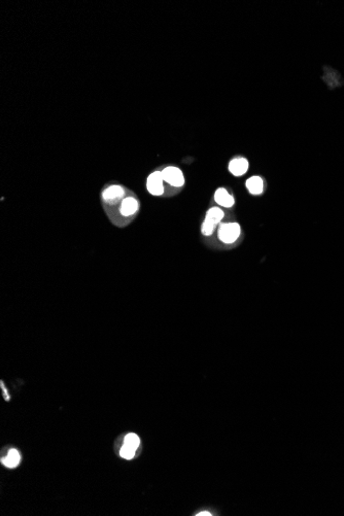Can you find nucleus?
Instances as JSON below:
<instances>
[{
  "label": "nucleus",
  "mask_w": 344,
  "mask_h": 516,
  "mask_svg": "<svg viewBox=\"0 0 344 516\" xmlns=\"http://www.w3.org/2000/svg\"><path fill=\"white\" fill-rule=\"evenodd\" d=\"M139 208L140 203L138 198L134 194H132V192L128 191L126 197L123 199V201L118 206L113 208H105L104 210L107 212V214H109L111 218L120 216V219L130 222L137 215Z\"/></svg>",
  "instance_id": "1"
},
{
  "label": "nucleus",
  "mask_w": 344,
  "mask_h": 516,
  "mask_svg": "<svg viewBox=\"0 0 344 516\" xmlns=\"http://www.w3.org/2000/svg\"><path fill=\"white\" fill-rule=\"evenodd\" d=\"M20 461H21V456H20L19 452L17 450H15V448H12V450H10V452L7 455V457L2 459V463L7 468H10V469L16 468L19 465Z\"/></svg>",
  "instance_id": "10"
},
{
  "label": "nucleus",
  "mask_w": 344,
  "mask_h": 516,
  "mask_svg": "<svg viewBox=\"0 0 344 516\" xmlns=\"http://www.w3.org/2000/svg\"><path fill=\"white\" fill-rule=\"evenodd\" d=\"M196 515H208V516H209V515H211V514H210L209 512H201V513H198V514H196Z\"/></svg>",
  "instance_id": "13"
},
{
  "label": "nucleus",
  "mask_w": 344,
  "mask_h": 516,
  "mask_svg": "<svg viewBox=\"0 0 344 516\" xmlns=\"http://www.w3.org/2000/svg\"><path fill=\"white\" fill-rule=\"evenodd\" d=\"M162 171L165 184L174 188H181L185 185V177L183 171L177 166H167Z\"/></svg>",
  "instance_id": "6"
},
{
  "label": "nucleus",
  "mask_w": 344,
  "mask_h": 516,
  "mask_svg": "<svg viewBox=\"0 0 344 516\" xmlns=\"http://www.w3.org/2000/svg\"><path fill=\"white\" fill-rule=\"evenodd\" d=\"M246 188L252 195H260L263 193L264 185L263 179L260 176H251L246 181Z\"/></svg>",
  "instance_id": "9"
},
{
  "label": "nucleus",
  "mask_w": 344,
  "mask_h": 516,
  "mask_svg": "<svg viewBox=\"0 0 344 516\" xmlns=\"http://www.w3.org/2000/svg\"><path fill=\"white\" fill-rule=\"evenodd\" d=\"M240 233V225L238 223L235 222L221 223L218 228V237L222 242L226 244H231L235 242L239 238Z\"/></svg>",
  "instance_id": "4"
},
{
  "label": "nucleus",
  "mask_w": 344,
  "mask_h": 516,
  "mask_svg": "<svg viewBox=\"0 0 344 516\" xmlns=\"http://www.w3.org/2000/svg\"><path fill=\"white\" fill-rule=\"evenodd\" d=\"M124 444H127L129 446H131L133 448H135V450H137L139 444H140V439L137 435L135 434H128L126 437H125V440H124Z\"/></svg>",
  "instance_id": "12"
},
{
  "label": "nucleus",
  "mask_w": 344,
  "mask_h": 516,
  "mask_svg": "<svg viewBox=\"0 0 344 516\" xmlns=\"http://www.w3.org/2000/svg\"><path fill=\"white\" fill-rule=\"evenodd\" d=\"M135 452H136L135 448L129 446L127 444H123V446L121 448L120 455H121V457H123L126 460H131L134 457Z\"/></svg>",
  "instance_id": "11"
},
{
  "label": "nucleus",
  "mask_w": 344,
  "mask_h": 516,
  "mask_svg": "<svg viewBox=\"0 0 344 516\" xmlns=\"http://www.w3.org/2000/svg\"><path fill=\"white\" fill-rule=\"evenodd\" d=\"M225 216V213L223 209L220 207H211L208 209L205 215V219L202 223L201 226V232L205 236H210L213 234L214 230L217 227H219L220 224L222 223L223 218Z\"/></svg>",
  "instance_id": "3"
},
{
  "label": "nucleus",
  "mask_w": 344,
  "mask_h": 516,
  "mask_svg": "<svg viewBox=\"0 0 344 516\" xmlns=\"http://www.w3.org/2000/svg\"><path fill=\"white\" fill-rule=\"evenodd\" d=\"M146 190L153 196H162L165 193V182L161 170L150 173L146 179Z\"/></svg>",
  "instance_id": "5"
},
{
  "label": "nucleus",
  "mask_w": 344,
  "mask_h": 516,
  "mask_svg": "<svg viewBox=\"0 0 344 516\" xmlns=\"http://www.w3.org/2000/svg\"><path fill=\"white\" fill-rule=\"evenodd\" d=\"M128 190L118 184L107 185L101 192V200L105 208H113L118 206L126 197Z\"/></svg>",
  "instance_id": "2"
},
{
  "label": "nucleus",
  "mask_w": 344,
  "mask_h": 516,
  "mask_svg": "<svg viewBox=\"0 0 344 516\" xmlns=\"http://www.w3.org/2000/svg\"><path fill=\"white\" fill-rule=\"evenodd\" d=\"M214 201L222 207L231 208L235 204L234 197L224 188H220L214 193Z\"/></svg>",
  "instance_id": "8"
},
{
  "label": "nucleus",
  "mask_w": 344,
  "mask_h": 516,
  "mask_svg": "<svg viewBox=\"0 0 344 516\" xmlns=\"http://www.w3.org/2000/svg\"><path fill=\"white\" fill-rule=\"evenodd\" d=\"M248 167H249L248 161L245 158H242V157H238V158L232 159L231 162L229 163V166H228L229 171L234 176H242V175H244L247 172Z\"/></svg>",
  "instance_id": "7"
}]
</instances>
